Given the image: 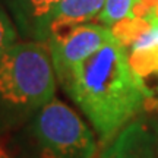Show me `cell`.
Segmentation results:
<instances>
[{"label": "cell", "mask_w": 158, "mask_h": 158, "mask_svg": "<svg viewBox=\"0 0 158 158\" xmlns=\"http://www.w3.org/2000/svg\"><path fill=\"white\" fill-rule=\"evenodd\" d=\"M60 82L106 138L135 117L151 97L145 81L130 66L127 48L116 38L70 69Z\"/></svg>", "instance_id": "6da1fadb"}, {"label": "cell", "mask_w": 158, "mask_h": 158, "mask_svg": "<svg viewBox=\"0 0 158 158\" xmlns=\"http://www.w3.org/2000/svg\"><path fill=\"white\" fill-rule=\"evenodd\" d=\"M56 91L48 41L15 43L0 54V120L9 122L44 107Z\"/></svg>", "instance_id": "7a4b0ae2"}, {"label": "cell", "mask_w": 158, "mask_h": 158, "mask_svg": "<svg viewBox=\"0 0 158 158\" xmlns=\"http://www.w3.org/2000/svg\"><path fill=\"white\" fill-rule=\"evenodd\" d=\"M32 135L40 158H89L95 151L88 126L56 98L38 110Z\"/></svg>", "instance_id": "3957f363"}, {"label": "cell", "mask_w": 158, "mask_h": 158, "mask_svg": "<svg viewBox=\"0 0 158 158\" xmlns=\"http://www.w3.org/2000/svg\"><path fill=\"white\" fill-rule=\"evenodd\" d=\"M113 38L114 35L108 27L101 23H84L60 38L48 40L59 81L64 78L70 69L97 53Z\"/></svg>", "instance_id": "277c9868"}, {"label": "cell", "mask_w": 158, "mask_h": 158, "mask_svg": "<svg viewBox=\"0 0 158 158\" xmlns=\"http://www.w3.org/2000/svg\"><path fill=\"white\" fill-rule=\"evenodd\" d=\"M106 0H60L48 19V40L60 38L73 28L97 21Z\"/></svg>", "instance_id": "5b68a950"}, {"label": "cell", "mask_w": 158, "mask_h": 158, "mask_svg": "<svg viewBox=\"0 0 158 158\" xmlns=\"http://www.w3.org/2000/svg\"><path fill=\"white\" fill-rule=\"evenodd\" d=\"M9 6L19 21L25 32L47 41L48 38V19L51 12L60 0H7Z\"/></svg>", "instance_id": "8992f818"}, {"label": "cell", "mask_w": 158, "mask_h": 158, "mask_svg": "<svg viewBox=\"0 0 158 158\" xmlns=\"http://www.w3.org/2000/svg\"><path fill=\"white\" fill-rule=\"evenodd\" d=\"M129 63L143 81L158 75V18L151 16V27L132 43L127 50Z\"/></svg>", "instance_id": "52a82bcc"}, {"label": "cell", "mask_w": 158, "mask_h": 158, "mask_svg": "<svg viewBox=\"0 0 158 158\" xmlns=\"http://www.w3.org/2000/svg\"><path fill=\"white\" fill-rule=\"evenodd\" d=\"M152 9H148L141 0H106L101 13L97 22L111 28L114 23L124 18H142L147 16Z\"/></svg>", "instance_id": "ba28073f"}, {"label": "cell", "mask_w": 158, "mask_h": 158, "mask_svg": "<svg viewBox=\"0 0 158 158\" xmlns=\"http://www.w3.org/2000/svg\"><path fill=\"white\" fill-rule=\"evenodd\" d=\"M15 40H16V31L5 10L0 7V54L15 44Z\"/></svg>", "instance_id": "9c48e42d"}, {"label": "cell", "mask_w": 158, "mask_h": 158, "mask_svg": "<svg viewBox=\"0 0 158 158\" xmlns=\"http://www.w3.org/2000/svg\"><path fill=\"white\" fill-rule=\"evenodd\" d=\"M0 158H10L9 152L6 151V148L3 147V143H2V142H0Z\"/></svg>", "instance_id": "30bf717a"}]
</instances>
